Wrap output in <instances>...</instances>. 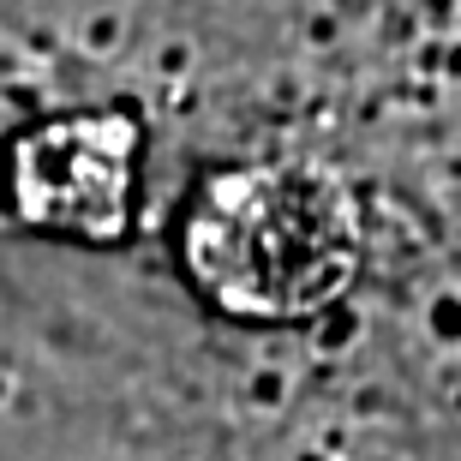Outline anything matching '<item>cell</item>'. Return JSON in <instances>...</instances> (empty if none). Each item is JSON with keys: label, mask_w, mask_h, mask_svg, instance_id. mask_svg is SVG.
Here are the masks:
<instances>
[{"label": "cell", "mask_w": 461, "mask_h": 461, "mask_svg": "<svg viewBox=\"0 0 461 461\" xmlns=\"http://www.w3.org/2000/svg\"><path fill=\"white\" fill-rule=\"evenodd\" d=\"M359 216L330 168L270 162L216 174L186 210V270L234 318H306L348 288Z\"/></svg>", "instance_id": "6da1fadb"}, {"label": "cell", "mask_w": 461, "mask_h": 461, "mask_svg": "<svg viewBox=\"0 0 461 461\" xmlns=\"http://www.w3.org/2000/svg\"><path fill=\"white\" fill-rule=\"evenodd\" d=\"M138 126L126 114L42 120L6 156V198L31 228L67 240H120L132 222Z\"/></svg>", "instance_id": "7a4b0ae2"}]
</instances>
